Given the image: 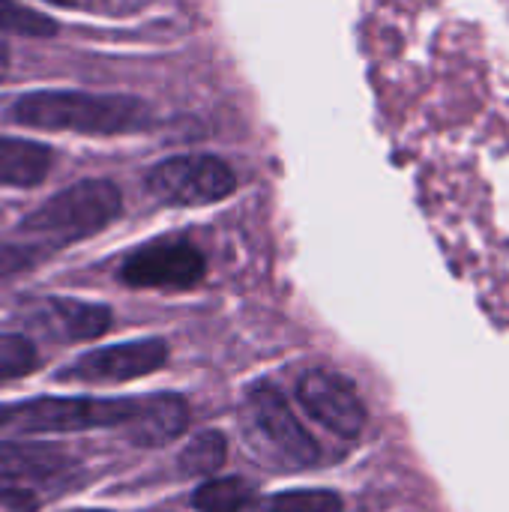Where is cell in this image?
I'll use <instances>...</instances> for the list:
<instances>
[{
	"mask_svg": "<svg viewBox=\"0 0 509 512\" xmlns=\"http://www.w3.org/2000/svg\"><path fill=\"white\" fill-rule=\"evenodd\" d=\"M246 414L252 420V426L258 429V435L264 441H270V447L294 468H312L321 462V447L318 441L306 432V426L297 420V414L291 411V405L285 402V396L261 381L255 387H249L246 393Z\"/></svg>",
	"mask_w": 509,
	"mask_h": 512,
	"instance_id": "6",
	"label": "cell"
},
{
	"mask_svg": "<svg viewBox=\"0 0 509 512\" xmlns=\"http://www.w3.org/2000/svg\"><path fill=\"white\" fill-rule=\"evenodd\" d=\"M120 207L123 198L111 180H81L39 204L18 225V234L36 255L57 252L108 228L120 216Z\"/></svg>",
	"mask_w": 509,
	"mask_h": 512,
	"instance_id": "2",
	"label": "cell"
},
{
	"mask_svg": "<svg viewBox=\"0 0 509 512\" xmlns=\"http://www.w3.org/2000/svg\"><path fill=\"white\" fill-rule=\"evenodd\" d=\"M0 429H3V408H0Z\"/></svg>",
	"mask_w": 509,
	"mask_h": 512,
	"instance_id": "22",
	"label": "cell"
},
{
	"mask_svg": "<svg viewBox=\"0 0 509 512\" xmlns=\"http://www.w3.org/2000/svg\"><path fill=\"white\" fill-rule=\"evenodd\" d=\"M6 69H9V48H6V45L0 42V81H3Z\"/></svg>",
	"mask_w": 509,
	"mask_h": 512,
	"instance_id": "19",
	"label": "cell"
},
{
	"mask_svg": "<svg viewBox=\"0 0 509 512\" xmlns=\"http://www.w3.org/2000/svg\"><path fill=\"white\" fill-rule=\"evenodd\" d=\"M138 399H57L42 396L3 408V429L15 432H87V429H120L135 414Z\"/></svg>",
	"mask_w": 509,
	"mask_h": 512,
	"instance_id": "3",
	"label": "cell"
},
{
	"mask_svg": "<svg viewBox=\"0 0 509 512\" xmlns=\"http://www.w3.org/2000/svg\"><path fill=\"white\" fill-rule=\"evenodd\" d=\"M39 255L24 243H0V279H9L21 270H27Z\"/></svg>",
	"mask_w": 509,
	"mask_h": 512,
	"instance_id": "18",
	"label": "cell"
},
{
	"mask_svg": "<svg viewBox=\"0 0 509 512\" xmlns=\"http://www.w3.org/2000/svg\"><path fill=\"white\" fill-rule=\"evenodd\" d=\"M189 426V408L180 396H147L138 399L135 414L120 426V432L135 447H162L180 438Z\"/></svg>",
	"mask_w": 509,
	"mask_h": 512,
	"instance_id": "11",
	"label": "cell"
},
{
	"mask_svg": "<svg viewBox=\"0 0 509 512\" xmlns=\"http://www.w3.org/2000/svg\"><path fill=\"white\" fill-rule=\"evenodd\" d=\"M75 462L42 444H0V507L30 512L39 507V489L72 483Z\"/></svg>",
	"mask_w": 509,
	"mask_h": 512,
	"instance_id": "5",
	"label": "cell"
},
{
	"mask_svg": "<svg viewBox=\"0 0 509 512\" xmlns=\"http://www.w3.org/2000/svg\"><path fill=\"white\" fill-rule=\"evenodd\" d=\"M300 405L333 435L357 438L366 426V405L360 402L354 384L327 369H309L297 381Z\"/></svg>",
	"mask_w": 509,
	"mask_h": 512,
	"instance_id": "9",
	"label": "cell"
},
{
	"mask_svg": "<svg viewBox=\"0 0 509 512\" xmlns=\"http://www.w3.org/2000/svg\"><path fill=\"white\" fill-rule=\"evenodd\" d=\"M54 153L45 144L0 135V186H39L51 171Z\"/></svg>",
	"mask_w": 509,
	"mask_h": 512,
	"instance_id": "12",
	"label": "cell"
},
{
	"mask_svg": "<svg viewBox=\"0 0 509 512\" xmlns=\"http://www.w3.org/2000/svg\"><path fill=\"white\" fill-rule=\"evenodd\" d=\"M48 3H57V6H69V3H75V0H48Z\"/></svg>",
	"mask_w": 509,
	"mask_h": 512,
	"instance_id": "20",
	"label": "cell"
},
{
	"mask_svg": "<svg viewBox=\"0 0 509 512\" xmlns=\"http://www.w3.org/2000/svg\"><path fill=\"white\" fill-rule=\"evenodd\" d=\"M255 498V489L240 477L207 480L195 489L192 507L198 512H243Z\"/></svg>",
	"mask_w": 509,
	"mask_h": 512,
	"instance_id": "13",
	"label": "cell"
},
{
	"mask_svg": "<svg viewBox=\"0 0 509 512\" xmlns=\"http://www.w3.org/2000/svg\"><path fill=\"white\" fill-rule=\"evenodd\" d=\"M204 273V255L183 240L141 246L120 264V282L129 288H192L204 279Z\"/></svg>",
	"mask_w": 509,
	"mask_h": 512,
	"instance_id": "7",
	"label": "cell"
},
{
	"mask_svg": "<svg viewBox=\"0 0 509 512\" xmlns=\"http://www.w3.org/2000/svg\"><path fill=\"white\" fill-rule=\"evenodd\" d=\"M147 192L171 207H204L228 198L237 186L234 171L219 156L183 153L156 162L147 171Z\"/></svg>",
	"mask_w": 509,
	"mask_h": 512,
	"instance_id": "4",
	"label": "cell"
},
{
	"mask_svg": "<svg viewBox=\"0 0 509 512\" xmlns=\"http://www.w3.org/2000/svg\"><path fill=\"white\" fill-rule=\"evenodd\" d=\"M72 512H105V510H72Z\"/></svg>",
	"mask_w": 509,
	"mask_h": 512,
	"instance_id": "21",
	"label": "cell"
},
{
	"mask_svg": "<svg viewBox=\"0 0 509 512\" xmlns=\"http://www.w3.org/2000/svg\"><path fill=\"white\" fill-rule=\"evenodd\" d=\"M0 30L18 36H54L57 21L15 0H0Z\"/></svg>",
	"mask_w": 509,
	"mask_h": 512,
	"instance_id": "17",
	"label": "cell"
},
{
	"mask_svg": "<svg viewBox=\"0 0 509 512\" xmlns=\"http://www.w3.org/2000/svg\"><path fill=\"white\" fill-rule=\"evenodd\" d=\"M30 330L54 342H87L102 336L111 327V312L99 303L48 297L30 306L27 312Z\"/></svg>",
	"mask_w": 509,
	"mask_h": 512,
	"instance_id": "10",
	"label": "cell"
},
{
	"mask_svg": "<svg viewBox=\"0 0 509 512\" xmlns=\"http://www.w3.org/2000/svg\"><path fill=\"white\" fill-rule=\"evenodd\" d=\"M165 360H168V345L162 339H135V342L87 351L84 357L69 363L57 378L81 381V384H120L162 369Z\"/></svg>",
	"mask_w": 509,
	"mask_h": 512,
	"instance_id": "8",
	"label": "cell"
},
{
	"mask_svg": "<svg viewBox=\"0 0 509 512\" xmlns=\"http://www.w3.org/2000/svg\"><path fill=\"white\" fill-rule=\"evenodd\" d=\"M39 357L27 336L18 333H0V384L24 378L36 369Z\"/></svg>",
	"mask_w": 509,
	"mask_h": 512,
	"instance_id": "16",
	"label": "cell"
},
{
	"mask_svg": "<svg viewBox=\"0 0 509 512\" xmlns=\"http://www.w3.org/2000/svg\"><path fill=\"white\" fill-rule=\"evenodd\" d=\"M12 120L45 132L129 135L150 126V108L141 99L120 93L36 90L12 102Z\"/></svg>",
	"mask_w": 509,
	"mask_h": 512,
	"instance_id": "1",
	"label": "cell"
},
{
	"mask_svg": "<svg viewBox=\"0 0 509 512\" xmlns=\"http://www.w3.org/2000/svg\"><path fill=\"white\" fill-rule=\"evenodd\" d=\"M228 444L219 432H198L180 453L177 465L186 477H210L225 465Z\"/></svg>",
	"mask_w": 509,
	"mask_h": 512,
	"instance_id": "14",
	"label": "cell"
},
{
	"mask_svg": "<svg viewBox=\"0 0 509 512\" xmlns=\"http://www.w3.org/2000/svg\"><path fill=\"white\" fill-rule=\"evenodd\" d=\"M258 512H342V498L327 489H294L267 498Z\"/></svg>",
	"mask_w": 509,
	"mask_h": 512,
	"instance_id": "15",
	"label": "cell"
}]
</instances>
